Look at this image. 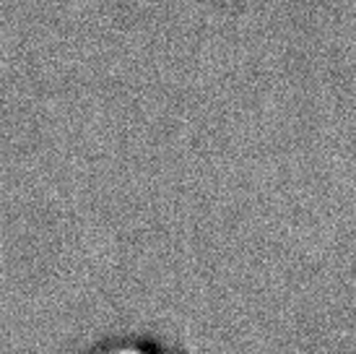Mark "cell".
Returning a JSON list of instances; mask_svg holds the SVG:
<instances>
[{"instance_id":"6da1fadb","label":"cell","mask_w":356,"mask_h":354,"mask_svg":"<svg viewBox=\"0 0 356 354\" xmlns=\"http://www.w3.org/2000/svg\"><path fill=\"white\" fill-rule=\"evenodd\" d=\"M83 354H182L172 344L154 336H109L89 346Z\"/></svg>"}]
</instances>
